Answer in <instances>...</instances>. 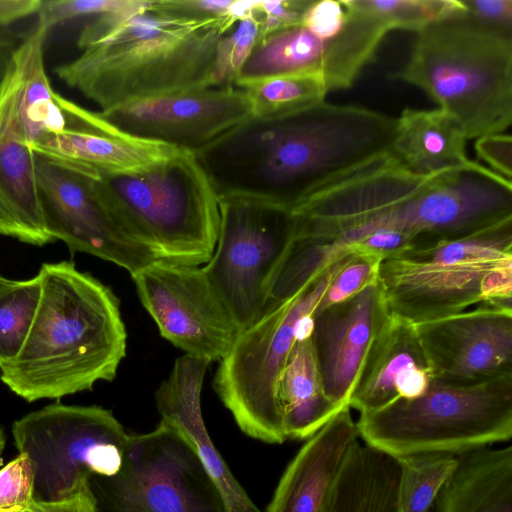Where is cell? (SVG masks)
I'll return each instance as SVG.
<instances>
[{"mask_svg": "<svg viewBox=\"0 0 512 512\" xmlns=\"http://www.w3.org/2000/svg\"><path fill=\"white\" fill-rule=\"evenodd\" d=\"M392 153L410 170L431 175L470 165L466 136L439 108L404 109L396 118Z\"/></svg>", "mask_w": 512, "mask_h": 512, "instance_id": "d4e9b609", "label": "cell"}, {"mask_svg": "<svg viewBox=\"0 0 512 512\" xmlns=\"http://www.w3.org/2000/svg\"><path fill=\"white\" fill-rule=\"evenodd\" d=\"M323 55L319 38L301 22L261 35L234 85L242 87L257 80L288 74L318 75Z\"/></svg>", "mask_w": 512, "mask_h": 512, "instance_id": "83f0119b", "label": "cell"}, {"mask_svg": "<svg viewBox=\"0 0 512 512\" xmlns=\"http://www.w3.org/2000/svg\"><path fill=\"white\" fill-rule=\"evenodd\" d=\"M25 37L26 33L17 31L13 26L0 27V85Z\"/></svg>", "mask_w": 512, "mask_h": 512, "instance_id": "b9f144b4", "label": "cell"}, {"mask_svg": "<svg viewBox=\"0 0 512 512\" xmlns=\"http://www.w3.org/2000/svg\"><path fill=\"white\" fill-rule=\"evenodd\" d=\"M41 296L18 356L0 380L28 402L60 399L112 381L127 333L113 291L71 261L43 263Z\"/></svg>", "mask_w": 512, "mask_h": 512, "instance_id": "277c9868", "label": "cell"}, {"mask_svg": "<svg viewBox=\"0 0 512 512\" xmlns=\"http://www.w3.org/2000/svg\"><path fill=\"white\" fill-rule=\"evenodd\" d=\"M134 0H42L37 21L51 30L66 21L84 16L98 17L124 10Z\"/></svg>", "mask_w": 512, "mask_h": 512, "instance_id": "d590c367", "label": "cell"}, {"mask_svg": "<svg viewBox=\"0 0 512 512\" xmlns=\"http://www.w3.org/2000/svg\"><path fill=\"white\" fill-rule=\"evenodd\" d=\"M357 440L356 421L345 406L289 462L266 512H320L346 453Z\"/></svg>", "mask_w": 512, "mask_h": 512, "instance_id": "7402d4cb", "label": "cell"}, {"mask_svg": "<svg viewBox=\"0 0 512 512\" xmlns=\"http://www.w3.org/2000/svg\"><path fill=\"white\" fill-rule=\"evenodd\" d=\"M29 512H96V509L94 498L88 485L78 493L61 501H33Z\"/></svg>", "mask_w": 512, "mask_h": 512, "instance_id": "ab89813d", "label": "cell"}, {"mask_svg": "<svg viewBox=\"0 0 512 512\" xmlns=\"http://www.w3.org/2000/svg\"><path fill=\"white\" fill-rule=\"evenodd\" d=\"M131 276L162 337L210 363L229 353L241 330L203 267L157 260Z\"/></svg>", "mask_w": 512, "mask_h": 512, "instance_id": "5bb4252c", "label": "cell"}, {"mask_svg": "<svg viewBox=\"0 0 512 512\" xmlns=\"http://www.w3.org/2000/svg\"><path fill=\"white\" fill-rule=\"evenodd\" d=\"M100 114L129 135L194 155L251 118L247 95L235 85L142 99Z\"/></svg>", "mask_w": 512, "mask_h": 512, "instance_id": "9a60e30c", "label": "cell"}, {"mask_svg": "<svg viewBox=\"0 0 512 512\" xmlns=\"http://www.w3.org/2000/svg\"><path fill=\"white\" fill-rule=\"evenodd\" d=\"M320 512H402L397 459L357 440L346 453Z\"/></svg>", "mask_w": 512, "mask_h": 512, "instance_id": "603a6c76", "label": "cell"}, {"mask_svg": "<svg viewBox=\"0 0 512 512\" xmlns=\"http://www.w3.org/2000/svg\"><path fill=\"white\" fill-rule=\"evenodd\" d=\"M432 512H512V447L458 455Z\"/></svg>", "mask_w": 512, "mask_h": 512, "instance_id": "cb8c5ba5", "label": "cell"}, {"mask_svg": "<svg viewBox=\"0 0 512 512\" xmlns=\"http://www.w3.org/2000/svg\"><path fill=\"white\" fill-rule=\"evenodd\" d=\"M378 280L390 313L413 324L481 302L512 308V255L484 256L461 240L383 259Z\"/></svg>", "mask_w": 512, "mask_h": 512, "instance_id": "9c48e42d", "label": "cell"}, {"mask_svg": "<svg viewBox=\"0 0 512 512\" xmlns=\"http://www.w3.org/2000/svg\"><path fill=\"white\" fill-rule=\"evenodd\" d=\"M49 31L37 21L26 33L13 59L20 78L19 117L32 145L65 125L63 96L53 90L44 65V46Z\"/></svg>", "mask_w": 512, "mask_h": 512, "instance_id": "4316f807", "label": "cell"}, {"mask_svg": "<svg viewBox=\"0 0 512 512\" xmlns=\"http://www.w3.org/2000/svg\"><path fill=\"white\" fill-rule=\"evenodd\" d=\"M210 362L185 354L155 394L162 421L175 427L188 441L217 486L226 512H261L231 473L215 448L201 412V391Z\"/></svg>", "mask_w": 512, "mask_h": 512, "instance_id": "44dd1931", "label": "cell"}, {"mask_svg": "<svg viewBox=\"0 0 512 512\" xmlns=\"http://www.w3.org/2000/svg\"><path fill=\"white\" fill-rule=\"evenodd\" d=\"M214 252L203 270L241 331L258 321L294 236L292 209L244 194L219 195Z\"/></svg>", "mask_w": 512, "mask_h": 512, "instance_id": "8fae6325", "label": "cell"}, {"mask_svg": "<svg viewBox=\"0 0 512 512\" xmlns=\"http://www.w3.org/2000/svg\"><path fill=\"white\" fill-rule=\"evenodd\" d=\"M353 253L329 264L297 293L241 331L220 361L214 390L249 437L269 444L287 439L278 400L281 372L296 341L310 334L312 314L327 286Z\"/></svg>", "mask_w": 512, "mask_h": 512, "instance_id": "ba28073f", "label": "cell"}, {"mask_svg": "<svg viewBox=\"0 0 512 512\" xmlns=\"http://www.w3.org/2000/svg\"><path fill=\"white\" fill-rule=\"evenodd\" d=\"M1 277H2V276L0 275V278H1Z\"/></svg>", "mask_w": 512, "mask_h": 512, "instance_id": "f6af8a7d", "label": "cell"}, {"mask_svg": "<svg viewBox=\"0 0 512 512\" xmlns=\"http://www.w3.org/2000/svg\"><path fill=\"white\" fill-rule=\"evenodd\" d=\"M382 258L371 253H353L335 274L315 311L341 302L363 289L378 276Z\"/></svg>", "mask_w": 512, "mask_h": 512, "instance_id": "836d02e7", "label": "cell"}, {"mask_svg": "<svg viewBox=\"0 0 512 512\" xmlns=\"http://www.w3.org/2000/svg\"><path fill=\"white\" fill-rule=\"evenodd\" d=\"M395 458L399 464L402 512H431L437 495L458 464V456L429 453Z\"/></svg>", "mask_w": 512, "mask_h": 512, "instance_id": "4dcf8cb0", "label": "cell"}, {"mask_svg": "<svg viewBox=\"0 0 512 512\" xmlns=\"http://www.w3.org/2000/svg\"><path fill=\"white\" fill-rule=\"evenodd\" d=\"M474 149L478 159L490 170L512 181V138L509 134H492L477 138Z\"/></svg>", "mask_w": 512, "mask_h": 512, "instance_id": "74e56055", "label": "cell"}, {"mask_svg": "<svg viewBox=\"0 0 512 512\" xmlns=\"http://www.w3.org/2000/svg\"><path fill=\"white\" fill-rule=\"evenodd\" d=\"M12 435L32 462L37 502L64 500L86 488L92 475L115 474L128 437L110 410L61 403L16 420Z\"/></svg>", "mask_w": 512, "mask_h": 512, "instance_id": "30bf717a", "label": "cell"}, {"mask_svg": "<svg viewBox=\"0 0 512 512\" xmlns=\"http://www.w3.org/2000/svg\"><path fill=\"white\" fill-rule=\"evenodd\" d=\"M42 0H0V27L37 14Z\"/></svg>", "mask_w": 512, "mask_h": 512, "instance_id": "60d3db41", "label": "cell"}, {"mask_svg": "<svg viewBox=\"0 0 512 512\" xmlns=\"http://www.w3.org/2000/svg\"><path fill=\"white\" fill-rule=\"evenodd\" d=\"M36 172L46 229L71 253L96 256L130 275L159 260L115 215L98 188L97 175L39 154Z\"/></svg>", "mask_w": 512, "mask_h": 512, "instance_id": "4fadbf2b", "label": "cell"}, {"mask_svg": "<svg viewBox=\"0 0 512 512\" xmlns=\"http://www.w3.org/2000/svg\"><path fill=\"white\" fill-rule=\"evenodd\" d=\"M292 214L294 239L335 257L358 251L361 239L379 230L403 234L413 252L511 219L512 181L477 161L420 175L390 151L324 184Z\"/></svg>", "mask_w": 512, "mask_h": 512, "instance_id": "6da1fadb", "label": "cell"}, {"mask_svg": "<svg viewBox=\"0 0 512 512\" xmlns=\"http://www.w3.org/2000/svg\"><path fill=\"white\" fill-rule=\"evenodd\" d=\"M34 481L30 458L19 453L0 469V510L29 509L34 501Z\"/></svg>", "mask_w": 512, "mask_h": 512, "instance_id": "e575fe53", "label": "cell"}, {"mask_svg": "<svg viewBox=\"0 0 512 512\" xmlns=\"http://www.w3.org/2000/svg\"><path fill=\"white\" fill-rule=\"evenodd\" d=\"M389 77L425 92L467 140L512 124V31L465 15L437 21L416 33L407 62Z\"/></svg>", "mask_w": 512, "mask_h": 512, "instance_id": "5b68a950", "label": "cell"}, {"mask_svg": "<svg viewBox=\"0 0 512 512\" xmlns=\"http://www.w3.org/2000/svg\"><path fill=\"white\" fill-rule=\"evenodd\" d=\"M260 35V24L250 7L249 13L238 19L218 42L213 69L214 86L234 85Z\"/></svg>", "mask_w": 512, "mask_h": 512, "instance_id": "d6a6232c", "label": "cell"}, {"mask_svg": "<svg viewBox=\"0 0 512 512\" xmlns=\"http://www.w3.org/2000/svg\"><path fill=\"white\" fill-rule=\"evenodd\" d=\"M41 296L38 274L27 280L0 278V369L20 353Z\"/></svg>", "mask_w": 512, "mask_h": 512, "instance_id": "f546056e", "label": "cell"}, {"mask_svg": "<svg viewBox=\"0 0 512 512\" xmlns=\"http://www.w3.org/2000/svg\"><path fill=\"white\" fill-rule=\"evenodd\" d=\"M434 378L415 324L389 313L377 333L348 406L366 413L421 395Z\"/></svg>", "mask_w": 512, "mask_h": 512, "instance_id": "ffe728a7", "label": "cell"}, {"mask_svg": "<svg viewBox=\"0 0 512 512\" xmlns=\"http://www.w3.org/2000/svg\"><path fill=\"white\" fill-rule=\"evenodd\" d=\"M310 2L311 0H253L251 13L260 24L261 35H264L300 23Z\"/></svg>", "mask_w": 512, "mask_h": 512, "instance_id": "8d00e7d4", "label": "cell"}, {"mask_svg": "<svg viewBox=\"0 0 512 512\" xmlns=\"http://www.w3.org/2000/svg\"><path fill=\"white\" fill-rule=\"evenodd\" d=\"M464 15L482 24L512 31V0H461Z\"/></svg>", "mask_w": 512, "mask_h": 512, "instance_id": "f35d334b", "label": "cell"}, {"mask_svg": "<svg viewBox=\"0 0 512 512\" xmlns=\"http://www.w3.org/2000/svg\"><path fill=\"white\" fill-rule=\"evenodd\" d=\"M96 180L118 219L159 260L192 266L210 260L219 232V196L194 154L177 151Z\"/></svg>", "mask_w": 512, "mask_h": 512, "instance_id": "8992f818", "label": "cell"}, {"mask_svg": "<svg viewBox=\"0 0 512 512\" xmlns=\"http://www.w3.org/2000/svg\"><path fill=\"white\" fill-rule=\"evenodd\" d=\"M358 9L381 21L390 31L419 32L440 20L464 15L461 0H351Z\"/></svg>", "mask_w": 512, "mask_h": 512, "instance_id": "1f68e13d", "label": "cell"}, {"mask_svg": "<svg viewBox=\"0 0 512 512\" xmlns=\"http://www.w3.org/2000/svg\"><path fill=\"white\" fill-rule=\"evenodd\" d=\"M364 443L391 456L461 455L512 437V376L474 385L433 378L419 396L360 413Z\"/></svg>", "mask_w": 512, "mask_h": 512, "instance_id": "52a82bcc", "label": "cell"}, {"mask_svg": "<svg viewBox=\"0 0 512 512\" xmlns=\"http://www.w3.org/2000/svg\"><path fill=\"white\" fill-rule=\"evenodd\" d=\"M242 88L251 117L259 120L284 118L325 101L328 90L315 74H288L257 80Z\"/></svg>", "mask_w": 512, "mask_h": 512, "instance_id": "f1b7e54d", "label": "cell"}, {"mask_svg": "<svg viewBox=\"0 0 512 512\" xmlns=\"http://www.w3.org/2000/svg\"><path fill=\"white\" fill-rule=\"evenodd\" d=\"M390 311L378 276L353 296L312 314L310 339L328 398L348 406L368 351Z\"/></svg>", "mask_w": 512, "mask_h": 512, "instance_id": "e0dca14e", "label": "cell"}, {"mask_svg": "<svg viewBox=\"0 0 512 512\" xmlns=\"http://www.w3.org/2000/svg\"><path fill=\"white\" fill-rule=\"evenodd\" d=\"M65 125L37 140L36 154L64 161L95 175L123 173L174 154V147L129 135L100 112L88 110L63 97Z\"/></svg>", "mask_w": 512, "mask_h": 512, "instance_id": "d6986e66", "label": "cell"}, {"mask_svg": "<svg viewBox=\"0 0 512 512\" xmlns=\"http://www.w3.org/2000/svg\"><path fill=\"white\" fill-rule=\"evenodd\" d=\"M0 512H29V509L0 510Z\"/></svg>", "mask_w": 512, "mask_h": 512, "instance_id": "ee69618b", "label": "cell"}, {"mask_svg": "<svg viewBox=\"0 0 512 512\" xmlns=\"http://www.w3.org/2000/svg\"><path fill=\"white\" fill-rule=\"evenodd\" d=\"M237 20L193 15L177 0H134L87 23L77 39L80 54L54 71L100 112L211 87L218 42Z\"/></svg>", "mask_w": 512, "mask_h": 512, "instance_id": "3957f363", "label": "cell"}, {"mask_svg": "<svg viewBox=\"0 0 512 512\" xmlns=\"http://www.w3.org/2000/svg\"><path fill=\"white\" fill-rule=\"evenodd\" d=\"M396 118L323 101L293 115L250 118L195 156L218 196L244 194L293 209L324 184L391 151Z\"/></svg>", "mask_w": 512, "mask_h": 512, "instance_id": "7a4b0ae2", "label": "cell"}, {"mask_svg": "<svg viewBox=\"0 0 512 512\" xmlns=\"http://www.w3.org/2000/svg\"><path fill=\"white\" fill-rule=\"evenodd\" d=\"M19 89L13 60L0 85V235L44 246L55 240L43 217L36 153L19 117Z\"/></svg>", "mask_w": 512, "mask_h": 512, "instance_id": "ac0fdd59", "label": "cell"}, {"mask_svg": "<svg viewBox=\"0 0 512 512\" xmlns=\"http://www.w3.org/2000/svg\"><path fill=\"white\" fill-rule=\"evenodd\" d=\"M5 446V434L3 429L0 427V466L2 465V453Z\"/></svg>", "mask_w": 512, "mask_h": 512, "instance_id": "7bdbcfd3", "label": "cell"}, {"mask_svg": "<svg viewBox=\"0 0 512 512\" xmlns=\"http://www.w3.org/2000/svg\"><path fill=\"white\" fill-rule=\"evenodd\" d=\"M278 400L287 439L307 440L343 408L325 393L310 334L296 341L287 358Z\"/></svg>", "mask_w": 512, "mask_h": 512, "instance_id": "484cf974", "label": "cell"}, {"mask_svg": "<svg viewBox=\"0 0 512 512\" xmlns=\"http://www.w3.org/2000/svg\"><path fill=\"white\" fill-rule=\"evenodd\" d=\"M415 326L434 378L474 385L512 376V309L479 303Z\"/></svg>", "mask_w": 512, "mask_h": 512, "instance_id": "2e32d148", "label": "cell"}, {"mask_svg": "<svg viewBox=\"0 0 512 512\" xmlns=\"http://www.w3.org/2000/svg\"><path fill=\"white\" fill-rule=\"evenodd\" d=\"M96 512H226L221 494L185 437L161 420L129 435L119 470L88 480Z\"/></svg>", "mask_w": 512, "mask_h": 512, "instance_id": "7c38bea8", "label": "cell"}]
</instances>
